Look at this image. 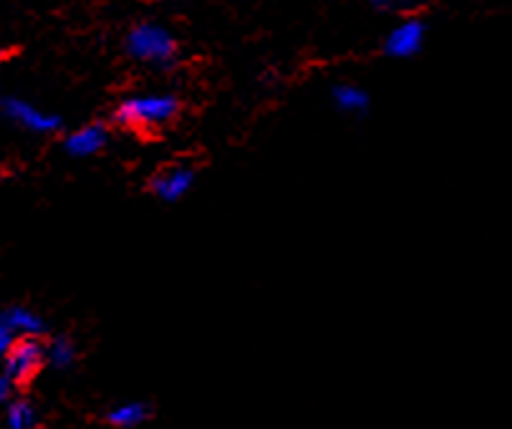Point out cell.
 <instances>
[{
  "label": "cell",
  "instance_id": "obj_1",
  "mask_svg": "<svg viewBox=\"0 0 512 429\" xmlns=\"http://www.w3.org/2000/svg\"><path fill=\"white\" fill-rule=\"evenodd\" d=\"M180 109V99L169 91H139L119 101L114 122L132 132H154L175 122Z\"/></svg>",
  "mask_w": 512,
  "mask_h": 429
},
{
  "label": "cell",
  "instance_id": "obj_2",
  "mask_svg": "<svg viewBox=\"0 0 512 429\" xmlns=\"http://www.w3.org/2000/svg\"><path fill=\"white\" fill-rule=\"evenodd\" d=\"M124 48L134 61L154 66V69H172L180 56V43L175 33L157 21H142L129 28Z\"/></svg>",
  "mask_w": 512,
  "mask_h": 429
},
{
  "label": "cell",
  "instance_id": "obj_3",
  "mask_svg": "<svg viewBox=\"0 0 512 429\" xmlns=\"http://www.w3.org/2000/svg\"><path fill=\"white\" fill-rule=\"evenodd\" d=\"M0 117L31 134H53L61 129L59 114L48 112L18 94H6V91H0Z\"/></svg>",
  "mask_w": 512,
  "mask_h": 429
},
{
  "label": "cell",
  "instance_id": "obj_4",
  "mask_svg": "<svg viewBox=\"0 0 512 429\" xmlns=\"http://www.w3.org/2000/svg\"><path fill=\"white\" fill-rule=\"evenodd\" d=\"M46 366V344L41 339H16L13 349L3 359V374L16 387L33 382Z\"/></svg>",
  "mask_w": 512,
  "mask_h": 429
},
{
  "label": "cell",
  "instance_id": "obj_5",
  "mask_svg": "<svg viewBox=\"0 0 512 429\" xmlns=\"http://www.w3.org/2000/svg\"><path fill=\"white\" fill-rule=\"evenodd\" d=\"M427 43V23L422 18H404L384 38V53L391 59H414Z\"/></svg>",
  "mask_w": 512,
  "mask_h": 429
},
{
  "label": "cell",
  "instance_id": "obj_6",
  "mask_svg": "<svg viewBox=\"0 0 512 429\" xmlns=\"http://www.w3.org/2000/svg\"><path fill=\"white\" fill-rule=\"evenodd\" d=\"M195 180L197 175L192 167L172 165L167 167V170L157 172V175L149 180V190H152V195L162 202H180L182 197L190 195Z\"/></svg>",
  "mask_w": 512,
  "mask_h": 429
},
{
  "label": "cell",
  "instance_id": "obj_7",
  "mask_svg": "<svg viewBox=\"0 0 512 429\" xmlns=\"http://www.w3.org/2000/svg\"><path fill=\"white\" fill-rule=\"evenodd\" d=\"M106 144H109V127L101 122L81 124L79 129H71L64 137L66 154L76 159L96 157L101 149H106Z\"/></svg>",
  "mask_w": 512,
  "mask_h": 429
},
{
  "label": "cell",
  "instance_id": "obj_8",
  "mask_svg": "<svg viewBox=\"0 0 512 429\" xmlns=\"http://www.w3.org/2000/svg\"><path fill=\"white\" fill-rule=\"evenodd\" d=\"M0 321L18 336V339H41L46 334V321L26 306H11L0 313Z\"/></svg>",
  "mask_w": 512,
  "mask_h": 429
},
{
  "label": "cell",
  "instance_id": "obj_9",
  "mask_svg": "<svg viewBox=\"0 0 512 429\" xmlns=\"http://www.w3.org/2000/svg\"><path fill=\"white\" fill-rule=\"evenodd\" d=\"M331 101L338 112L351 114V117H364L371 106V96L364 86L351 84V81H341V84L331 86Z\"/></svg>",
  "mask_w": 512,
  "mask_h": 429
},
{
  "label": "cell",
  "instance_id": "obj_10",
  "mask_svg": "<svg viewBox=\"0 0 512 429\" xmlns=\"http://www.w3.org/2000/svg\"><path fill=\"white\" fill-rule=\"evenodd\" d=\"M152 409L147 402H122L106 412V424L114 429H137L149 419Z\"/></svg>",
  "mask_w": 512,
  "mask_h": 429
},
{
  "label": "cell",
  "instance_id": "obj_11",
  "mask_svg": "<svg viewBox=\"0 0 512 429\" xmlns=\"http://www.w3.org/2000/svg\"><path fill=\"white\" fill-rule=\"evenodd\" d=\"M41 424V414H38L36 404L26 397H16L13 402L6 404V414H3V429H38Z\"/></svg>",
  "mask_w": 512,
  "mask_h": 429
},
{
  "label": "cell",
  "instance_id": "obj_12",
  "mask_svg": "<svg viewBox=\"0 0 512 429\" xmlns=\"http://www.w3.org/2000/svg\"><path fill=\"white\" fill-rule=\"evenodd\" d=\"M79 359V349H76L74 341L69 336H56L46 344V364L53 366V369L66 371L76 364Z\"/></svg>",
  "mask_w": 512,
  "mask_h": 429
},
{
  "label": "cell",
  "instance_id": "obj_13",
  "mask_svg": "<svg viewBox=\"0 0 512 429\" xmlns=\"http://www.w3.org/2000/svg\"><path fill=\"white\" fill-rule=\"evenodd\" d=\"M379 11H409L417 0H369Z\"/></svg>",
  "mask_w": 512,
  "mask_h": 429
},
{
  "label": "cell",
  "instance_id": "obj_14",
  "mask_svg": "<svg viewBox=\"0 0 512 429\" xmlns=\"http://www.w3.org/2000/svg\"><path fill=\"white\" fill-rule=\"evenodd\" d=\"M16 389H18L16 384H13L3 371H0V407H6L8 402L16 399Z\"/></svg>",
  "mask_w": 512,
  "mask_h": 429
},
{
  "label": "cell",
  "instance_id": "obj_15",
  "mask_svg": "<svg viewBox=\"0 0 512 429\" xmlns=\"http://www.w3.org/2000/svg\"><path fill=\"white\" fill-rule=\"evenodd\" d=\"M16 339H18V336L13 334V331L8 329V326L3 324V321H0V361L6 359V354L13 349Z\"/></svg>",
  "mask_w": 512,
  "mask_h": 429
},
{
  "label": "cell",
  "instance_id": "obj_16",
  "mask_svg": "<svg viewBox=\"0 0 512 429\" xmlns=\"http://www.w3.org/2000/svg\"><path fill=\"white\" fill-rule=\"evenodd\" d=\"M8 56H11V51H8V48H0V66L6 64Z\"/></svg>",
  "mask_w": 512,
  "mask_h": 429
}]
</instances>
